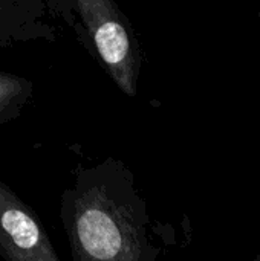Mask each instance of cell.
Returning <instances> with one entry per match:
<instances>
[{
	"instance_id": "1",
	"label": "cell",
	"mask_w": 260,
	"mask_h": 261,
	"mask_svg": "<svg viewBox=\"0 0 260 261\" xmlns=\"http://www.w3.org/2000/svg\"><path fill=\"white\" fill-rule=\"evenodd\" d=\"M60 217L72 261H158L161 255L147 203L121 159L80 165L74 185L61 193Z\"/></svg>"
},
{
	"instance_id": "6",
	"label": "cell",
	"mask_w": 260,
	"mask_h": 261,
	"mask_svg": "<svg viewBox=\"0 0 260 261\" xmlns=\"http://www.w3.org/2000/svg\"><path fill=\"white\" fill-rule=\"evenodd\" d=\"M251 261H260V254H257V255H256V257H254Z\"/></svg>"
},
{
	"instance_id": "4",
	"label": "cell",
	"mask_w": 260,
	"mask_h": 261,
	"mask_svg": "<svg viewBox=\"0 0 260 261\" xmlns=\"http://www.w3.org/2000/svg\"><path fill=\"white\" fill-rule=\"evenodd\" d=\"M46 0H0V46L34 40L55 41L57 31L46 21Z\"/></svg>"
},
{
	"instance_id": "2",
	"label": "cell",
	"mask_w": 260,
	"mask_h": 261,
	"mask_svg": "<svg viewBox=\"0 0 260 261\" xmlns=\"http://www.w3.org/2000/svg\"><path fill=\"white\" fill-rule=\"evenodd\" d=\"M70 5L110 80L124 95L135 98L143 55L129 17L113 0H75Z\"/></svg>"
},
{
	"instance_id": "3",
	"label": "cell",
	"mask_w": 260,
	"mask_h": 261,
	"mask_svg": "<svg viewBox=\"0 0 260 261\" xmlns=\"http://www.w3.org/2000/svg\"><path fill=\"white\" fill-rule=\"evenodd\" d=\"M0 257L3 261H60L37 216L0 180Z\"/></svg>"
},
{
	"instance_id": "5",
	"label": "cell",
	"mask_w": 260,
	"mask_h": 261,
	"mask_svg": "<svg viewBox=\"0 0 260 261\" xmlns=\"http://www.w3.org/2000/svg\"><path fill=\"white\" fill-rule=\"evenodd\" d=\"M34 84L17 73L0 70V125L17 119L29 104Z\"/></svg>"
}]
</instances>
